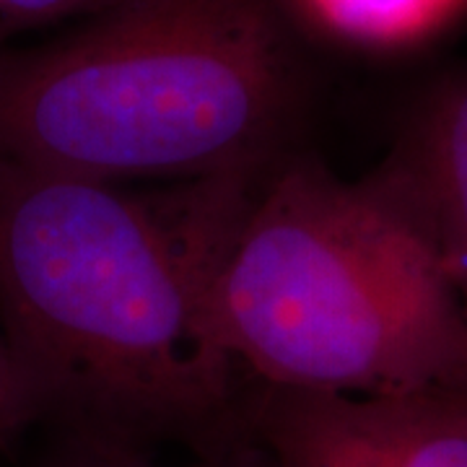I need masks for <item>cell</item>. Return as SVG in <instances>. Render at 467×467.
Segmentation results:
<instances>
[{"mask_svg":"<svg viewBox=\"0 0 467 467\" xmlns=\"http://www.w3.org/2000/svg\"><path fill=\"white\" fill-rule=\"evenodd\" d=\"M242 171L133 190L0 153V333L57 434L242 439L211 278Z\"/></svg>","mask_w":467,"mask_h":467,"instance_id":"cell-1","label":"cell"},{"mask_svg":"<svg viewBox=\"0 0 467 467\" xmlns=\"http://www.w3.org/2000/svg\"><path fill=\"white\" fill-rule=\"evenodd\" d=\"M239 416L265 467H467V384L356 398L247 382Z\"/></svg>","mask_w":467,"mask_h":467,"instance_id":"cell-4","label":"cell"},{"mask_svg":"<svg viewBox=\"0 0 467 467\" xmlns=\"http://www.w3.org/2000/svg\"><path fill=\"white\" fill-rule=\"evenodd\" d=\"M367 180L420 234L467 317V66L418 88Z\"/></svg>","mask_w":467,"mask_h":467,"instance_id":"cell-5","label":"cell"},{"mask_svg":"<svg viewBox=\"0 0 467 467\" xmlns=\"http://www.w3.org/2000/svg\"><path fill=\"white\" fill-rule=\"evenodd\" d=\"M34 426H42V408L0 333V450H11Z\"/></svg>","mask_w":467,"mask_h":467,"instance_id":"cell-9","label":"cell"},{"mask_svg":"<svg viewBox=\"0 0 467 467\" xmlns=\"http://www.w3.org/2000/svg\"><path fill=\"white\" fill-rule=\"evenodd\" d=\"M319 67L285 0H119L0 47V153L101 182H182L304 146Z\"/></svg>","mask_w":467,"mask_h":467,"instance_id":"cell-2","label":"cell"},{"mask_svg":"<svg viewBox=\"0 0 467 467\" xmlns=\"http://www.w3.org/2000/svg\"><path fill=\"white\" fill-rule=\"evenodd\" d=\"M119 0H0V47L16 45L24 34L76 24Z\"/></svg>","mask_w":467,"mask_h":467,"instance_id":"cell-8","label":"cell"},{"mask_svg":"<svg viewBox=\"0 0 467 467\" xmlns=\"http://www.w3.org/2000/svg\"><path fill=\"white\" fill-rule=\"evenodd\" d=\"M218 346L252 384L398 395L467 384V317L420 234L304 146L242 177L211 278Z\"/></svg>","mask_w":467,"mask_h":467,"instance_id":"cell-3","label":"cell"},{"mask_svg":"<svg viewBox=\"0 0 467 467\" xmlns=\"http://www.w3.org/2000/svg\"><path fill=\"white\" fill-rule=\"evenodd\" d=\"M32 467H265V460L247 439L226 450L192 454L184 462H161L149 447L122 439L60 434L55 447Z\"/></svg>","mask_w":467,"mask_h":467,"instance_id":"cell-7","label":"cell"},{"mask_svg":"<svg viewBox=\"0 0 467 467\" xmlns=\"http://www.w3.org/2000/svg\"><path fill=\"white\" fill-rule=\"evenodd\" d=\"M304 29L364 50H402L450 29L467 0H285Z\"/></svg>","mask_w":467,"mask_h":467,"instance_id":"cell-6","label":"cell"}]
</instances>
